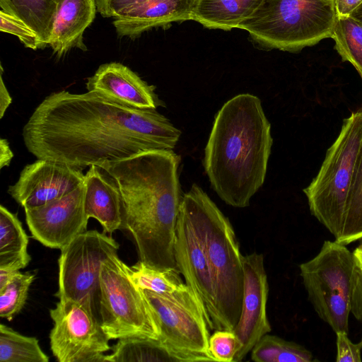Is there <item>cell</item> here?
Returning a JSON list of instances; mask_svg holds the SVG:
<instances>
[{
    "mask_svg": "<svg viewBox=\"0 0 362 362\" xmlns=\"http://www.w3.org/2000/svg\"><path fill=\"white\" fill-rule=\"evenodd\" d=\"M308 300L319 317L327 323L332 330L349 332V300L340 294L308 293Z\"/></svg>",
    "mask_w": 362,
    "mask_h": 362,
    "instance_id": "cell-29",
    "label": "cell"
},
{
    "mask_svg": "<svg viewBox=\"0 0 362 362\" xmlns=\"http://www.w3.org/2000/svg\"><path fill=\"white\" fill-rule=\"evenodd\" d=\"M131 273L139 287L155 293L174 292L185 285L178 269H159L141 260L131 267Z\"/></svg>",
    "mask_w": 362,
    "mask_h": 362,
    "instance_id": "cell-27",
    "label": "cell"
},
{
    "mask_svg": "<svg viewBox=\"0 0 362 362\" xmlns=\"http://www.w3.org/2000/svg\"><path fill=\"white\" fill-rule=\"evenodd\" d=\"M0 30L1 32L13 35L28 48L43 49L36 33L26 24L13 16L0 11Z\"/></svg>",
    "mask_w": 362,
    "mask_h": 362,
    "instance_id": "cell-32",
    "label": "cell"
},
{
    "mask_svg": "<svg viewBox=\"0 0 362 362\" xmlns=\"http://www.w3.org/2000/svg\"><path fill=\"white\" fill-rule=\"evenodd\" d=\"M255 362H312L313 354L302 345L276 335H264L251 351Z\"/></svg>",
    "mask_w": 362,
    "mask_h": 362,
    "instance_id": "cell-24",
    "label": "cell"
},
{
    "mask_svg": "<svg viewBox=\"0 0 362 362\" xmlns=\"http://www.w3.org/2000/svg\"><path fill=\"white\" fill-rule=\"evenodd\" d=\"M353 252L357 261L362 266V247H357Z\"/></svg>",
    "mask_w": 362,
    "mask_h": 362,
    "instance_id": "cell-40",
    "label": "cell"
},
{
    "mask_svg": "<svg viewBox=\"0 0 362 362\" xmlns=\"http://www.w3.org/2000/svg\"><path fill=\"white\" fill-rule=\"evenodd\" d=\"M337 20L334 0H262L238 28L262 49L296 52L331 37Z\"/></svg>",
    "mask_w": 362,
    "mask_h": 362,
    "instance_id": "cell-5",
    "label": "cell"
},
{
    "mask_svg": "<svg viewBox=\"0 0 362 362\" xmlns=\"http://www.w3.org/2000/svg\"><path fill=\"white\" fill-rule=\"evenodd\" d=\"M106 362L215 361L209 355L182 351L171 347L160 339L127 337L119 339Z\"/></svg>",
    "mask_w": 362,
    "mask_h": 362,
    "instance_id": "cell-20",
    "label": "cell"
},
{
    "mask_svg": "<svg viewBox=\"0 0 362 362\" xmlns=\"http://www.w3.org/2000/svg\"><path fill=\"white\" fill-rule=\"evenodd\" d=\"M262 0H197L191 20L209 29L230 30L248 18Z\"/></svg>",
    "mask_w": 362,
    "mask_h": 362,
    "instance_id": "cell-21",
    "label": "cell"
},
{
    "mask_svg": "<svg viewBox=\"0 0 362 362\" xmlns=\"http://www.w3.org/2000/svg\"><path fill=\"white\" fill-rule=\"evenodd\" d=\"M1 362H48L49 356L33 337L24 336L12 328L0 325Z\"/></svg>",
    "mask_w": 362,
    "mask_h": 362,
    "instance_id": "cell-25",
    "label": "cell"
},
{
    "mask_svg": "<svg viewBox=\"0 0 362 362\" xmlns=\"http://www.w3.org/2000/svg\"><path fill=\"white\" fill-rule=\"evenodd\" d=\"M337 335V362H361L362 339L357 344L348 337V333L339 332Z\"/></svg>",
    "mask_w": 362,
    "mask_h": 362,
    "instance_id": "cell-33",
    "label": "cell"
},
{
    "mask_svg": "<svg viewBox=\"0 0 362 362\" xmlns=\"http://www.w3.org/2000/svg\"><path fill=\"white\" fill-rule=\"evenodd\" d=\"M3 69L1 66V82H0V118L1 119L12 103V98L2 78Z\"/></svg>",
    "mask_w": 362,
    "mask_h": 362,
    "instance_id": "cell-37",
    "label": "cell"
},
{
    "mask_svg": "<svg viewBox=\"0 0 362 362\" xmlns=\"http://www.w3.org/2000/svg\"><path fill=\"white\" fill-rule=\"evenodd\" d=\"M93 301L59 299L49 310L50 347L59 362H106L110 339L93 310Z\"/></svg>",
    "mask_w": 362,
    "mask_h": 362,
    "instance_id": "cell-8",
    "label": "cell"
},
{
    "mask_svg": "<svg viewBox=\"0 0 362 362\" xmlns=\"http://www.w3.org/2000/svg\"><path fill=\"white\" fill-rule=\"evenodd\" d=\"M174 252L177 267L185 284L199 299L210 329H220L212 272L202 242L182 203L176 226Z\"/></svg>",
    "mask_w": 362,
    "mask_h": 362,
    "instance_id": "cell-11",
    "label": "cell"
},
{
    "mask_svg": "<svg viewBox=\"0 0 362 362\" xmlns=\"http://www.w3.org/2000/svg\"><path fill=\"white\" fill-rule=\"evenodd\" d=\"M362 238V148L349 196L341 233L337 242L348 245Z\"/></svg>",
    "mask_w": 362,
    "mask_h": 362,
    "instance_id": "cell-28",
    "label": "cell"
},
{
    "mask_svg": "<svg viewBox=\"0 0 362 362\" xmlns=\"http://www.w3.org/2000/svg\"><path fill=\"white\" fill-rule=\"evenodd\" d=\"M29 238L16 214L0 206V267L15 271L30 262Z\"/></svg>",
    "mask_w": 362,
    "mask_h": 362,
    "instance_id": "cell-23",
    "label": "cell"
},
{
    "mask_svg": "<svg viewBox=\"0 0 362 362\" xmlns=\"http://www.w3.org/2000/svg\"><path fill=\"white\" fill-rule=\"evenodd\" d=\"M85 185L44 205L24 209L33 238L43 245L62 249L86 230L88 218L84 206Z\"/></svg>",
    "mask_w": 362,
    "mask_h": 362,
    "instance_id": "cell-12",
    "label": "cell"
},
{
    "mask_svg": "<svg viewBox=\"0 0 362 362\" xmlns=\"http://www.w3.org/2000/svg\"><path fill=\"white\" fill-rule=\"evenodd\" d=\"M144 293L156 315L162 341L177 349L211 356L210 328L202 306L189 286L185 284L171 293L148 290Z\"/></svg>",
    "mask_w": 362,
    "mask_h": 362,
    "instance_id": "cell-10",
    "label": "cell"
},
{
    "mask_svg": "<svg viewBox=\"0 0 362 362\" xmlns=\"http://www.w3.org/2000/svg\"><path fill=\"white\" fill-rule=\"evenodd\" d=\"M83 181L81 168L37 159L23 168L18 181L8 187V193L24 209L34 208L65 196Z\"/></svg>",
    "mask_w": 362,
    "mask_h": 362,
    "instance_id": "cell-14",
    "label": "cell"
},
{
    "mask_svg": "<svg viewBox=\"0 0 362 362\" xmlns=\"http://www.w3.org/2000/svg\"><path fill=\"white\" fill-rule=\"evenodd\" d=\"M101 327L110 339L127 337L159 339L160 329L144 290L117 254L102 264L98 292Z\"/></svg>",
    "mask_w": 362,
    "mask_h": 362,
    "instance_id": "cell-7",
    "label": "cell"
},
{
    "mask_svg": "<svg viewBox=\"0 0 362 362\" xmlns=\"http://www.w3.org/2000/svg\"><path fill=\"white\" fill-rule=\"evenodd\" d=\"M119 245L106 233L86 230L61 250L59 264V299L90 300L98 292L103 263L117 254Z\"/></svg>",
    "mask_w": 362,
    "mask_h": 362,
    "instance_id": "cell-9",
    "label": "cell"
},
{
    "mask_svg": "<svg viewBox=\"0 0 362 362\" xmlns=\"http://www.w3.org/2000/svg\"><path fill=\"white\" fill-rule=\"evenodd\" d=\"M173 150H149L99 165L115 180L123 204L122 229L132 235L141 261L177 269L174 243L182 196Z\"/></svg>",
    "mask_w": 362,
    "mask_h": 362,
    "instance_id": "cell-2",
    "label": "cell"
},
{
    "mask_svg": "<svg viewBox=\"0 0 362 362\" xmlns=\"http://www.w3.org/2000/svg\"><path fill=\"white\" fill-rule=\"evenodd\" d=\"M273 139L260 99L235 95L216 113L203 165L211 186L228 205L250 206L264 182Z\"/></svg>",
    "mask_w": 362,
    "mask_h": 362,
    "instance_id": "cell-3",
    "label": "cell"
},
{
    "mask_svg": "<svg viewBox=\"0 0 362 362\" xmlns=\"http://www.w3.org/2000/svg\"><path fill=\"white\" fill-rule=\"evenodd\" d=\"M13 158V153L11 151L9 144L6 139L1 138L0 139V168L9 166L12 158Z\"/></svg>",
    "mask_w": 362,
    "mask_h": 362,
    "instance_id": "cell-38",
    "label": "cell"
},
{
    "mask_svg": "<svg viewBox=\"0 0 362 362\" xmlns=\"http://www.w3.org/2000/svg\"><path fill=\"white\" fill-rule=\"evenodd\" d=\"M59 3L60 0H0V7L33 30L45 48L49 43Z\"/></svg>",
    "mask_w": 362,
    "mask_h": 362,
    "instance_id": "cell-22",
    "label": "cell"
},
{
    "mask_svg": "<svg viewBox=\"0 0 362 362\" xmlns=\"http://www.w3.org/2000/svg\"><path fill=\"white\" fill-rule=\"evenodd\" d=\"M202 242L216 293L220 329L233 330L241 314L244 290L243 255L229 219L197 184L182 195Z\"/></svg>",
    "mask_w": 362,
    "mask_h": 362,
    "instance_id": "cell-4",
    "label": "cell"
},
{
    "mask_svg": "<svg viewBox=\"0 0 362 362\" xmlns=\"http://www.w3.org/2000/svg\"><path fill=\"white\" fill-rule=\"evenodd\" d=\"M362 148V107L344 119L317 175L303 189L310 213L332 234L341 233L347 200Z\"/></svg>",
    "mask_w": 362,
    "mask_h": 362,
    "instance_id": "cell-6",
    "label": "cell"
},
{
    "mask_svg": "<svg viewBox=\"0 0 362 362\" xmlns=\"http://www.w3.org/2000/svg\"><path fill=\"white\" fill-rule=\"evenodd\" d=\"M244 290L240 319L233 329L240 344L233 362L243 361L257 342L270 333L267 314L269 283L262 254L243 255Z\"/></svg>",
    "mask_w": 362,
    "mask_h": 362,
    "instance_id": "cell-13",
    "label": "cell"
},
{
    "mask_svg": "<svg viewBox=\"0 0 362 362\" xmlns=\"http://www.w3.org/2000/svg\"><path fill=\"white\" fill-rule=\"evenodd\" d=\"M84 206L88 218L96 219L103 232L112 235L122 229L123 204L112 177L101 166L90 165L84 175Z\"/></svg>",
    "mask_w": 362,
    "mask_h": 362,
    "instance_id": "cell-18",
    "label": "cell"
},
{
    "mask_svg": "<svg viewBox=\"0 0 362 362\" xmlns=\"http://www.w3.org/2000/svg\"><path fill=\"white\" fill-rule=\"evenodd\" d=\"M27 150L83 169L149 150H173L181 136L155 109H139L94 91L47 96L23 127Z\"/></svg>",
    "mask_w": 362,
    "mask_h": 362,
    "instance_id": "cell-1",
    "label": "cell"
},
{
    "mask_svg": "<svg viewBox=\"0 0 362 362\" xmlns=\"http://www.w3.org/2000/svg\"><path fill=\"white\" fill-rule=\"evenodd\" d=\"M356 262L354 252L337 240H325L318 254L299 265L308 293L340 294L349 300Z\"/></svg>",
    "mask_w": 362,
    "mask_h": 362,
    "instance_id": "cell-15",
    "label": "cell"
},
{
    "mask_svg": "<svg viewBox=\"0 0 362 362\" xmlns=\"http://www.w3.org/2000/svg\"><path fill=\"white\" fill-rule=\"evenodd\" d=\"M88 91H94L139 109L165 107L156 93V86L148 84L135 72L119 62L100 65L87 78Z\"/></svg>",
    "mask_w": 362,
    "mask_h": 362,
    "instance_id": "cell-16",
    "label": "cell"
},
{
    "mask_svg": "<svg viewBox=\"0 0 362 362\" xmlns=\"http://www.w3.org/2000/svg\"><path fill=\"white\" fill-rule=\"evenodd\" d=\"M197 0H146L112 22L118 37L136 38L153 28L191 20Z\"/></svg>",
    "mask_w": 362,
    "mask_h": 362,
    "instance_id": "cell-17",
    "label": "cell"
},
{
    "mask_svg": "<svg viewBox=\"0 0 362 362\" xmlns=\"http://www.w3.org/2000/svg\"><path fill=\"white\" fill-rule=\"evenodd\" d=\"M349 303L351 313L362 323V266L357 259L351 278Z\"/></svg>",
    "mask_w": 362,
    "mask_h": 362,
    "instance_id": "cell-35",
    "label": "cell"
},
{
    "mask_svg": "<svg viewBox=\"0 0 362 362\" xmlns=\"http://www.w3.org/2000/svg\"><path fill=\"white\" fill-rule=\"evenodd\" d=\"M351 17L362 24V4L351 13Z\"/></svg>",
    "mask_w": 362,
    "mask_h": 362,
    "instance_id": "cell-39",
    "label": "cell"
},
{
    "mask_svg": "<svg viewBox=\"0 0 362 362\" xmlns=\"http://www.w3.org/2000/svg\"><path fill=\"white\" fill-rule=\"evenodd\" d=\"M360 240H361V243H360V245L358 246L362 247V238Z\"/></svg>",
    "mask_w": 362,
    "mask_h": 362,
    "instance_id": "cell-41",
    "label": "cell"
},
{
    "mask_svg": "<svg viewBox=\"0 0 362 362\" xmlns=\"http://www.w3.org/2000/svg\"><path fill=\"white\" fill-rule=\"evenodd\" d=\"M343 62H350L362 79V24L349 17H337L331 37Z\"/></svg>",
    "mask_w": 362,
    "mask_h": 362,
    "instance_id": "cell-26",
    "label": "cell"
},
{
    "mask_svg": "<svg viewBox=\"0 0 362 362\" xmlns=\"http://www.w3.org/2000/svg\"><path fill=\"white\" fill-rule=\"evenodd\" d=\"M35 274L20 273L13 280L0 289V317L11 321L23 308Z\"/></svg>",
    "mask_w": 362,
    "mask_h": 362,
    "instance_id": "cell-30",
    "label": "cell"
},
{
    "mask_svg": "<svg viewBox=\"0 0 362 362\" xmlns=\"http://www.w3.org/2000/svg\"><path fill=\"white\" fill-rule=\"evenodd\" d=\"M146 0H95L97 12L104 18H116Z\"/></svg>",
    "mask_w": 362,
    "mask_h": 362,
    "instance_id": "cell-34",
    "label": "cell"
},
{
    "mask_svg": "<svg viewBox=\"0 0 362 362\" xmlns=\"http://www.w3.org/2000/svg\"><path fill=\"white\" fill-rule=\"evenodd\" d=\"M96 12L95 0H60L49 43L59 57L74 47L86 50L83 35Z\"/></svg>",
    "mask_w": 362,
    "mask_h": 362,
    "instance_id": "cell-19",
    "label": "cell"
},
{
    "mask_svg": "<svg viewBox=\"0 0 362 362\" xmlns=\"http://www.w3.org/2000/svg\"><path fill=\"white\" fill-rule=\"evenodd\" d=\"M239 347L238 339L233 330H215L209 340V352L218 362H233Z\"/></svg>",
    "mask_w": 362,
    "mask_h": 362,
    "instance_id": "cell-31",
    "label": "cell"
},
{
    "mask_svg": "<svg viewBox=\"0 0 362 362\" xmlns=\"http://www.w3.org/2000/svg\"><path fill=\"white\" fill-rule=\"evenodd\" d=\"M337 17H349L362 4V0H334Z\"/></svg>",
    "mask_w": 362,
    "mask_h": 362,
    "instance_id": "cell-36",
    "label": "cell"
}]
</instances>
